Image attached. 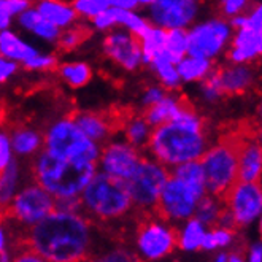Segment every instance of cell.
Returning <instances> with one entry per match:
<instances>
[{"instance_id": "obj_6", "label": "cell", "mask_w": 262, "mask_h": 262, "mask_svg": "<svg viewBox=\"0 0 262 262\" xmlns=\"http://www.w3.org/2000/svg\"><path fill=\"white\" fill-rule=\"evenodd\" d=\"M240 140L242 135H227L216 145L208 146L199 159L204 168L207 192L221 200L237 181Z\"/></svg>"}, {"instance_id": "obj_31", "label": "cell", "mask_w": 262, "mask_h": 262, "mask_svg": "<svg viewBox=\"0 0 262 262\" xmlns=\"http://www.w3.org/2000/svg\"><path fill=\"white\" fill-rule=\"evenodd\" d=\"M149 67H151V70H154V73H156L161 86H164L167 91H173V89L180 88L181 78L177 70V64H173L172 60L164 54V51H161L158 56L152 57V60L149 62Z\"/></svg>"}, {"instance_id": "obj_56", "label": "cell", "mask_w": 262, "mask_h": 262, "mask_svg": "<svg viewBox=\"0 0 262 262\" xmlns=\"http://www.w3.org/2000/svg\"><path fill=\"white\" fill-rule=\"evenodd\" d=\"M214 260H216V262H227L229 260V251L221 250L216 256H214Z\"/></svg>"}, {"instance_id": "obj_42", "label": "cell", "mask_w": 262, "mask_h": 262, "mask_svg": "<svg viewBox=\"0 0 262 262\" xmlns=\"http://www.w3.org/2000/svg\"><path fill=\"white\" fill-rule=\"evenodd\" d=\"M13 158H14V154H13V148L10 142V134L7 130L0 129V170H2L4 167H7Z\"/></svg>"}, {"instance_id": "obj_54", "label": "cell", "mask_w": 262, "mask_h": 262, "mask_svg": "<svg viewBox=\"0 0 262 262\" xmlns=\"http://www.w3.org/2000/svg\"><path fill=\"white\" fill-rule=\"evenodd\" d=\"M230 27L232 29H242L245 26H248V18H246V14H235V16H230V21H229Z\"/></svg>"}, {"instance_id": "obj_48", "label": "cell", "mask_w": 262, "mask_h": 262, "mask_svg": "<svg viewBox=\"0 0 262 262\" xmlns=\"http://www.w3.org/2000/svg\"><path fill=\"white\" fill-rule=\"evenodd\" d=\"M19 64L14 62L11 59H7L4 56H0V83L8 81L11 76L18 72Z\"/></svg>"}, {"instance_id": "obj_40", "label": "cell", "mask_w": 262, "mask_h": 262, "mask_svg": "<svg viewBox=\"0 0 262 262\" xmlns=\"http://www.w3.org/2000/svg\"><path fill=\"white\" fill-rule=\"evenodd\" d=\"M92 24L97 30H112L118 26V8L115 7H106L99 14L92 18Z\"/></svg>"}, {"instance_id": "obj_43", "label": "cell", "mask_w": 262, "mask_h": 262, "mask_svg": "<svg viewBox=\"0 0 262 262\" xmlns=\"http://www.w3.org/2000/svg\"><path fill=\"white\" fill-rule=\"evenodd\" d=\"M0 5L11 18H16L18 14L34 5V0H0Z\"/></svg>"}, {"instance_id": "obj_38", "label": "cell", "mask_w": 262, "mask_h": 262, "mask_svg": "<svg viewBox=\"0 0 262 262\" xmlns=\"http://www.w3.org/2000/svg\"><path fill=\"white\" fill-rule=\"evenodd\" d=\"M200 91H202V96L207 102L214 103L216 100H220L224 94H223V89L218 80V73L216 69H213L205 78L202 80V86H200Z\"/></svg>"}, {"instance_id": "obj_5", "label": "cell", "mask_w": 262, "mask_h": 262, "mask_svg": "<svg viewBox=\"0 0 262 262\" xmlns=\"http://www.w3.org/2000/svg\"><path fill=\"white\" fill-rule=\"evenodd\" d=\"M43 148L75 164H97L102 149L78 129L72 116L51 122L43 134Z\"/></svg>"}, {"instance_id": "obj_32", "label": "cell", "mask_w": 262, "mask_h": 262, "mask_svg": "<svg viewBox=\"0 0 262 262\" xmlns=\"http://www.w3.org/2000/svg\"><path fill=\"white\" fill-rule=\"evenodd\" d=\"M223 207H224L223 200L220 197L207 192L199 199L192 216L197 218L200 223L205 224L210 229L213 226H216V221H218V216H220Z\"/></svg>"}, {"instance_id": "obj_41", "label": "cell", "mask_w": 262, "mask_h": 262, "mask_svg": "<svg viewBox=\"0 0 262 262\" xmlns=\"http://www.w3.org/2000/svg\"><path fill=\"white\" fill-rule=\"evenodd\" d=\"M210 234L214 240V245H216V250H226L229 246L234 245L235 240V230H230V229H224L220 226H213L210 227Z\"/></svg>"}, {"instance_id": "obj_28", "label": "cell", "mask_w": 262, "mask_h": 262, "mask_svg": "<svg viewBox=\"0 0 262 262\" xmlns=\"http://www.w3.org/2000/svg\"><path fill=\"white\" fill-rule=\"evenodd\" d=\"M181 103H183V99H180L178 96H173V94H168L167 92L159 102L146 106L143 116L151 127L161 126V124H164V122H168L173 118V115L178 112Z\"/></svg>"}, {"instance_id": "obj_33", "label": "cell", "mask_w": 262, "mask_h": 262, "mask_svg": "<svg viewBox=\"0 0 262 262\" xmlns=\"http://www.w3.org/2000/svg\"><path fill=\"white\" fill-rule=\"evenodd\" d=\"M57 72L60 78L75 89L86 86L92 78V69L86 62H67L60 66Z\"/></svg>"}, {"instance_id": "obj_24", "label": "cell", "mask_w": 262, "mask_h": 262, "mask_svg": "<svg viewBox=\"0 0 262 262\" xmlns=\"http://www.w3.org/2000/svg\"><path fill=\"white\" fill-rule=\"evenodd\" d=\"M37 53L38 50L35 46L24 41L18 34L11 32L10 29L0 30V56L11 59L18 64H23L26 59Z\"/></svg>"}, {"instance_id": "obj_9", "label": "cell", "mask_w": 262, "mask_h": 262, "mask_svg": "<svg viewBox=\"0 0 262 262\" xmlns=\"http://www.w3.org/2000/svg\"><path fill=\"white\" fill-rule=\"evenodd\" d=\"M56 210V199L34 180L24 183L14 195L2 221H11L19 229H30Z\"/></svg>"}, {"instance_id": "obj_25", "label": "cell", "mask_w": 262, "mask_h": 262, "mask_svg": "<svg viewBox=\"0 0 262 262\" xmlns=\"http://www.w3.org/2000/svg\"><path fill=\"white\" fill-rule=\"evenodd\" d=\"M207 226L200 223L197 218L191 216L181 223V227L177 230V246L184 253H197L202 246Z\"/></svg>"}, {"instance_id": "obj_2", "label": "cell", "mask_w": 262, "mask_h": 262, "mask_svg": "<svg viewBox=\"0 0 262 262\" xmlns=\"http://www.w3.org/2000/svg\"><path fill=\"white\" fill-rule=\"evenodd\" d=\"M97 172V164H75L41 148L30 161L29 173L54 199L80 195Z\"/></svg>"}, {"instance_id": "obj_4", "label": "cell", "mask_w": 262, "mask_h": 262, "mask_svg": "<svg viewBox=\"0 0 262 262\" xmlns=\"http://www.w3.org/2000/svg\"><path fill=\"white\" fill-rule=\"evenodd\" d=\"M80 199L83 214H86L92 223H116L134 211L132 200L124 183L100 170H97L84 186Z\"/></svg>"}, {"instance_id": "obj_8", "label": "cell", "mask_w": 262, "mask_h": 262, "mask_svg": "<svg viewBox=\"0 0 262 262\" xmlns=\"http://www.w3.org/2000/svg\"><path fill=\"white\" fill-rule=\"evenodd\" d=\"M168 177L170 172L165 165L152 158L143 156L132 175L122 181L132 200L134 210L151 211Z\"/></svg>"}, {"instance_id": "obj_7", "label": "cell", "mask_w": 262, "mask_h": 262, "mask_svg": "<svg viewBox=\"0 0 262 262\" xmlns=\"http://www.w3.org/2000/svg\"><path fill=\"white\" fill-rule=\"evenodd\" d=\"M143 218L135 229L134 248L137 259L159 260L177 248V229L152 211H142Z\"/></svg>"}, {"instance_id": "obj_46", "label": "cell", "mask_w": 262, "mask_h": 262, "mask_svg": "<svg viewBox=\"0 0 262 262\" xmlns=\"http://www.w3.org/2000/svg\"><path fill=\"white\" fill-rule=\"evenodd\" d=\"M250 0H221V8L224 16H235L246 10Z\"/></svg>"}, {"instance_id": "obj_18", "label": "cell", "mask_w": 262, "mask_h": 262, "mask_svg": "<svg viewBox=\"0 0 262 262\" xmlns=\"http://www.w3.org/2000/svg\"><path fill=\"white\" fill-rule=\"evenodd\" d=\"M262 172V152L259 140L254 137H243L238 145L237 181H259Z\"/></svg>"}, {"instance_id": "obj_45", "label": "cell", "mask_w": 262, "mask_h": 262, "mask_svg": "<svg viewBox=\"0 0 262 262\" xmlns=\"http://www.w3.org/2000/svg\"><path fill=\"white\" fill-rule=\"evenodd\" d=\"M167 94V89L164 86H158V84H154V86H149L145 92H143V96H142V106L143 108H146V106L152 105V103H156L159 102L164 96Z\"/></svg>"}, {"instance_id": "obj_16", "label": "cell", "mask_w": 262, "mask_h": 262, "mask_svg": "<svg viewBox=\"0 0 262 262\" xmlns=\"http://www.w3.org/2000/svg\"><path fill=\"white\" fill-rule=\"evenodd\" d=\"M70 116L78 129L100 146L108 142L113 132L121 127L124 118V115H105L96 112H76Z\"/></svg>"}, {"instance_id": "obj_44", "label": "cell", "mask_w": 262, "mask_h": 262, "mask_svg": "<svg viewBox=\"0 0 262 262\" xmlns=\"http://www.w3.org/2000/svg\"><path fill=\"white\" fill-rule=\"evenodd\" d=\"M56 210L67 211V213H83V205L80 195L56 199Z\"/></svg>"}, {"instance_id": "obj_27", "label": "cell", "mask_w": 262, "mask_h": 262, "mask_svg": "<svg viewBox=\"0 0 262 262\" xmlns=\"http://www.w3.org/2000/svg\"><path fill=\"white\" fill-rule=\"evenodd\" d=\"M121 127L124 129V137L127 143L140 151L146 148L152 127L148 124L143 115H124Z\"/></svg>"}, {"instance_id": "obj_37", "label": "cell", "mask_w": 262, "mask_h": 262, "mask_svg": "<svg viewBox=\"0 0 262 262\" xmlns=\"http://www.w3.org/2000/svg\"><path fill=\"white\" fill-rule=\"evenodd\" d=\"M21 66L30 72H50L57 67V57L54 54H43L38 51L37 54L26 59Z\"/></svg>"}, {"instance_id": "obj_23", "label": "cell", "mask_w": 262, "mask_h": 262, "mask_svg": "<svg viewBox=\"0 0 262 262\" xmlns=\"http://www.w3.org/2000/svg\"><path fill=\"white\" fill-rule=\"evenodd\" d=\"M32 7L43 18L57 26L60 30L70 27L78 19V14L75 13L73 7L70 4H66L64 0H35Z\"/></svg>"}, {"instance_id": "obj_30", "label": "cell", "mask_w": 262, "mask_h": 262, "mask_svg": "<svg viewBox=\"0 0 262 262\" xmlns=\"http://www.w3.org/2000/svg\"><path fill=\"white\" fill-rule=\"evenodd\" d=\"M165 35H167V29L151 24L145 30V34L138 37V40H140V50H142V64L149 66L152 57L158 56L164 50Z\"/></svg>"}, {"instance_id": "obj_29", "label": "cell", "mask_w": 262, "mask_h": 262, "mask_svg": "<svg viewBox=\"0 0 262 262\" xmlns=\"http://www.w3.org/2000/svg\"><path fill=\"white\" fill-rule=\"evenodd\" d=\"M213 60L205 57H197L186 54L177 62V70L181 81L192 83V81H202L205 76L213 70Z\"/></svg>"}, {"instance_id": "obj_12", "label": "cell", "mask_w": 262, "mask_h": 262, "mask_svg": "<svg viewBox=\"0 0 262 262\" xmlns=\"http://www.w3.org/2000/svg\"><path fill=\"white\" fill-rule=\"evenodd\" d=\"M223 204L229 208L237 227H246L260 218L262 191L259 181H235L226 192Z\"/></svg>"}, {"instance_id": "obj_1", "label": "cell", "mask_w": 262, "mask_h": 262, "mask_svg": "<svg viewBox=\"0 0 262 262\" xmlns=\"http://www.w3.org/2000/svg\"><path fill=\"white\" fill-rule=\"evenodd\" d=\"M24 245L46 262H78L92 254V221L83 213L54 210L26 230Z\"/></svg>"}, {"instance_id": "obj_57", "label": "cell", "mask_w": 262, "mask_h": 262, "mask_svg": "<svg viewBox=\"0 0 262 262\" xmlns=\"http://www.w3.org/2000/svg\"><path fill=\"white\" fill-rule=\"evenodd\" d=\"M138 5H143V7H149L151 4H154L156 0H137Z\"/></svg>"}, {"instance_id": "obj_51", "label": "cell", "mask_w": 262, "mask_h": 262, "mask_svg": "<svg viewBox=\"0 0 262 262\" xmlns=\"http://www.w3.org/2000/svg\"><path fill=\"white\" fill-rule=\"evenodd\" d=\"M106 7H115L121 10H135L138 7L137 0H102Z\"/></svg>"}, {"instance_id": "obj_36", "label": "cell", "mask_w": 262, "mask_h": 262, "mask_svg": "<svg viewBox=\"0 0 262 262\" xmlns=\"http://www.w3.org/2000/svg\"><path fill=\"white\" fill-rule=\"evenodd\" d=\"M118 26H122L126 30L135 37L145 34V30L151 26L149 21L140 14H137L135 10H121L118 8Z\"/></svg>"}, {"instance_id": "obj_14", "label": "cell", "mask_w": 262, "mask_h": 262, "mask_svg": "<svg viewBox=\"0 0 262 262\" xmlns=\"http://www.w3.org/2000/svg\"><path fill=\"white\" fill-rule=\"evenodd\" d=\"M199 10L200 0H156L148 7V18L152 26L162 29H188Z\"/></svg>"}, {"instance_id": "obj_10", "label": "cell", "mask_w": 262, "mask_h": 262, "mask_svg": "<svg viewBox=\"0 0 262 262\" xmlns=\"http://www.w3.org/2000/svg\"><path fill=\"white\" fill-rule=\"evenodd\" d=\"M232 27L223 18H213L188 29V54L216 59L230 43Z\"/></svg>"}, {"instance_id": "obj_11", "label": "cell", "mask_w": 262, "mask_h": 262, "mask_svg": "<svg viewBox=\"0 0 262 262\" xmlns=\"http://www.w3.org/2000/svg\"><path fill=\"white\" fill-rule=\"evenodd\" d=\"M199 199L189 186L170 175L151 211L167 223L178 224L192 216Z\"/></svg>"}, {"instance_id": "obj_20", "label": "cell", "mask_w": 262, "mask_h": 262, "mask_svg": "<svg viewBox=\"0 0 262 262\" xmlns=\"http://www.w3.org/2000/svg\"><path fill=\"white\" fill-rule=\"evenodd\" d=\"M23 184V167L18 158L14 156L11 162L0 170V221L7 216L13 199Z\"/></svg>"}, {"instance_id": "obj_50", "label": "cell", "mask_w": 262, "mask_h": 262, "mask_svg": "<svg viewBox=\"0 0 262 262\" xmlns=\"http://www.w3.org/2000/svg\"><path fill=\"white\" fill-rule=\"evenodd\" d=\"M246 18H248V26L250 27L262 30V7H260V4L253 7L250 10V14H246Z\"/></svg>"}, {"instance_id": "obj_53", "label": "cell", "mask_w": 262, "mask_h": 262, "mask_svg": "<svg viewBox=\"0 0 262 262\" xmlns=\"http://www.w3.org/2000/svg\"><path fill=\"white\" fill-rule=\"evenodd\" d=\"M248 260L250 262H260L262 260V245L260 242H253L250 245V248H248Z\"/></svg>"}, {"instance_id": "obj_52", "label": "cell", "mask_w": 262, "mask_h": 262, "mask_svg": "<svg viewBox=\"0 0 262 262\" xmlns=\"http://www.w3.org/2000/svg\"><path fill=\"white\" fill-rule=\"evenodd\" d=\"M19 256H14L13 259L14 260H19V262H43L41 257L38 254H35L32 250L29 248V246L24 245V248L18 253Z\"/></svg>"}, {"instance_id": "obj_21", "label": "cell", "mask_w": 262, "mask_h": 262, "mask_svg": "<svg viewBox=\"0 0 262 262\" xmlns=\"http://www.w3.org/2000/svg\"><path fill=\"white\" fill-rule=\"evenodd\" d=\"M10 142H11L14 156L29 159V158H34L43 148V134L34 127L18 126L11 129Z\"/></svg>"}, {"instance_id": "obj_26", "label": "cell", "mask_w": 262, "mask_h": 262, "mask_svg": "<svg viewBox=\"0 0 262 262\" xmlns=\"http://www.w3.org/2000/svg\"><path fill=\"white\" fill-rule=\"evenodd\" d=\"M168 172H170L172 177H175L177 180H180L186 184V186H189L199 197L207 194L204 168H202V164H200L199 159L178 164V165L172 167Z\"/></svg>"}, {"instance_id": "obj_35", "label": "cell", "mask_w": 262, "mask_h": 262, "mask_svg": "<svg viewBox=\"0 0 262 262\" xmlns=\"http://www.w3.org/2000/svg\"><path fill=\"white\" fill-rule=\"evenodd\" d=\"M91 35V30L86 26H70L60 30V34L56 40L59 50L62 51H72L78 46Z\"/></svg>"}, {"instance_id": "obj_39", "label": "cell", "mask_w": 262, "mask_h": 262, "mask_svg": "<svg viewBox=\"0 0 262 262\" xmlns=\"http://www.w3.org/2000/svg\"><path fill=\"white\" fill-rule=\"evenodd\" d=\"M75 10V13L78 14L81 18H88V19H92L99 14L102 10L106 8V5L102 2V0H73L70 4Z\"/></svg>"}, {"instance_id": "obj_13", "label": "cell", "mask_w": 262, "mask_h": 262, "mask_svg": "<svg viewBox=\"0 0 262 262\" xmlns=\"http://www.w3.org/2000/svg\"><path fill=\"white\" fill-rule=\"evenodd\" d=\"M143 158L142 151L130 143L108 140L102 145L100 158L97 162V170L110 175L116 180L124 181L132 175L138 162Z\"/></svg>"}, {"instance_id": "obj_22", "label": "cell", "mask_w": 262, "mask_h": 262, "mask_svg": "<svg viewBox=\"0 0 262 262\" xmlns=\"http://www.w3.org/2000/svg\"><path fill=\"white\" fill-rule=\"evenodd\" d=\"M16 18H18V24L21 26V29L27 30L29 34L35 35L37 38L43 41L56 43L60 34V29L54 26L53 23H50L46 18H43L34 7L27 8L26 11L18 14Z\"/></svg>"}, {"instance_id": "obj_17", "label": "cell", "mask_w": 262, "mask_h": 262, "mask_svg": "<svg viewBox=\"0 0 262 262\" xmlns=\"http://www.w3.org/2000/svg\"><path fill=\"white\" fill-rule=\"evenodd\" d=\"M262 53V30L245 26L230 38L227 59L234 64H250Z\"/></svg>"}, {"instance_id": "obj_34", "label": "cell", "mask_w": 262, "mask_h": 262, "mask_svg": "<svg viewBox=\"0 0 262 262\" xmlns=\"http://www.w3.org/2000/svg\"><path fill=\"white\" fill-rule=\"evenodd\" d=\"M164 54L177 64L188 54V29H167Z\"/></svg>"}, {"instance_id": "obj_47", "label": "cell", "mask_w": 262, "mask_h": 262, "mask_svg": "<svg viewBox=\"0 0 262 262\" xmlns=\"http://www.w3.org/2000/svg\"><path fill=\"white\" fill-rule=\"evenodd\" d=\"M132 254H135V253L129 251L126 248H113L108 253H105L100 259L102 260H108V262H126V260L137 259V256H132Z\"/></svg>"}, {"instance_id": "obj_19", "label": "cell", "mask_w": 262, "mask_h": 262, "mask_svg": "<svg viewBox=\"0 0 262 262\" xmlns=\"http://www.w3.org/2000/svg\"><path fill=\"white\" fill-rule=\"evenodd\" d=\"M224 96H240L254 83V70L250 64H230L216 69Z\"/></svg>"}, {"instance_id": "obj_55", "label": "cell", "mask_w": 262, "mask_h": 262, "mask_svg": "<svg viewBox=\"0 0 262 262\" xmlns=\"http://www.w3.org/2000/svg\"><path fill=\"white\" fill-rule=\"evenodd\" d=\"M11 16L10 14L2 8V5H0V30H4V29H8L11 26Z\"/></svg>"}, {"instance_id": "obj_15", "label": "cell", "mask_w": 262, "mask_h": 262, "mask_svg": "<svg viewBox=\"0 0 262 262\" xmlns=\"http://www.w3.org/2000/svg\"><path fill=\"white\" fill-rule=\"evenodd\" d=\"M102 48L106 57L127 72H134L143 66L140 40L126 29L108 30L103 38Z\"/></svg>"}, {"instance_id": "obj_3", "label": "cell", "mask_w": 262, "mask_h": 262, "mask_svg": "<svg viewBox=\"0 0 262 262\" xmlns=\"http://www.w3.org/2000/svg\"><path fill=\"white\" fill-rule=\"evenodd\" d=\"M207 148L208 138L205 130H192L172 121L152 127L146 145L151 158L167 168L200 159Z\"/></svg>"}, {"instance_id": "obj_49", "label": "cell", "mask_w": 262, "mask_h": 262, "mask_svg": "<svg viewBox=\"0 0 262 262\" xmlns=\"http://www.w3.org/2000/svg\"><path fill=\"white\" fill-rule=\"evenodd\" d=\"M0 260L2 262L13 260V256L8 251V232L2 223H0Z\"/></svg>"}]
</instances>
